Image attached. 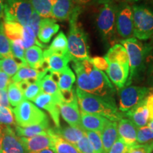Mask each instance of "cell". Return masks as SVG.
Instances as JSON below:
<instances>
[{
    "label": "cell",
    "instance_id": "cell-33",
    "mask_svg": "<svg viewBox=\"0 0 153 153\" xmlns=\"http://www.w3.org/2000/svg\"><path fill=\"white\" fill-rule=\"evenodd\" d=\"M31 5L33 11L42 18H51L52 0H26Z\"/></svg>",
    "mask_w": 153,
    "mask_h": 153
},
{
    "label": "cell",
    "instance_id": "cell-5",
    "mask_svg": "<svg viewBox=\"0 0 153 153\" xmlns=\"http://www.w3.org/2000/svg\"><path fill=\"white\" fill-rule=\"evenodd\" d=\"M133 36L145 41L153 36V10L145 6L135 5L133 8Z\"/></svg>",
    "mask_w": 153,
    "mask_h": 153
},
{
    "label": "cell",
    "instance_id": "cell-37",
    "mask_svg": "<svg viewBox=\"0 0 153 153\" xmlns=\"http://www.w3.org/2000/svg\"><path fill=\"white\" fill-rule=\"evenodd\" d=\"M7 95L9 104L11 106L16 107L24 100V94L19 88L18 84L11 82L7 88Z\"/></svg>",
    "mask_w": 153,
    "mask_h": 153
},
{
    "label": "cell",
    "instance_id": "cell-46",
    "mask_svg": "<svg viewBox=\"0 0 153 153\" xmlns=\"http://www.w3.org/2000/svg\"><path fill=\"white\" fill-rule=\"evenodd\" d=\"M41 19L42 17L40 16L39 14H37L35 11H33V14H32L31 16H30L29 22H28V24L27 25V26L31 28V29L33 30V32L35 33L36 36L38 35Z\"/></svg>",
    "mask_w": 153,
    "mask_h": 153
},
{
    "label": "cell",
    "instance_id": "cell-27",
    "mask_svg": "<svg viewBox=\"0 0 153 153\" xmlns=\"http://www.w3.org/2000/svg\"><path fill=\"white\" fill-rule=\"evenodd\" d=\"M18 85L24 94V100L33 101L42 91L39 80L35 82L23 81L18 82Z\"/></svg>",
    "mask_w": 153,
    "mask_h": 153
},
{
    "label": "cell",
    "instance_id": "cell-41",
    "mask_svg": "<svg viewBox=\"0 0 153 153\" xmlns=\"http://www.w3.org/2000/svg\"><path fill=\"white\" fill-rule=\"evenodd\" d=\"M14 120L12 109L0 106V126L14 125Z\"/></svg>",
    "mask_w": 153,
    "mask_h": 153
},
{
    "label": "cell",
    "instance_id": "cell-25",
    "mask_svg": "<svg viewBox=\"0 0 153 153\" xmlns=\"http://www.w3.org/2000/svg\"><path fill=\"white\" fill-rule=\"evenodd\" d=\"M50 124L48 119L45 120L42 123L28 127H20L16 126L15 127V133L18 137H30L38 135H45L49 132Z\"/></svg>",
    "mask_w": 153,
    "mask_h": 153
},
{
    "label": "cell",
    "instance_id": "cell-50",
    "mask_svg": "<svg viewBox=\"0 0 153 153\" xmlns=\"http://www.w3.org/2000/svg\"><path fill=\"white\" fill-rule=\"evenodd\" d=\"M145 104L150 111V118L153 116V88H150L148 94L144 99Z\"/></svg>",
    "mask_w": 153,
    "mask_h": 153
},
{
    "label": "cell",
    "instance_id": "cell-30",
    "mask_svg": "<svg viewBox=\"0 0 153 153\" xmlns=\"http://www.w3.org/2000/svg\"><path fill=\"white\" fill-rule=\"evenodd\" d=\"M76 81L75 74L69 67L60 72L57 86L60 91H68L72 90L73 85Z\"/></svg>",
    "mask_w": 153,
    "mask_h": 153
},
{
    "label": "cell",
    "instance_id": "cell-34",
    "mask_svg": "<svg viewBox=\"0 0 153 153\" xmlns=\"http://www.w3.org/2000/svg\"><path fill=\"white\" fill-rule=\"evenodd\" d=\"M3 24L6 36L9 41L22 39L24 26L19 23L13 22H4Z\"/></svg>",
    "mask_w": 153,
    "mask_h": 153
},
{
    "label": "cell",
    "instance_id": "cell-17",
    "mask_svg": "<svg viewBox=\"0 0 153 153\" xmlns=\"http://www.w3.org/2000/svg\"><path fill=\"white\" fill-rule=\"evenodd\" d=\"M123 114L136 126L137 128L146 126L150 119V111L144 100L128 111Z\"/></svg>",
    "mask_w": 153,
    "mask_h": 153
},
{
    "label": "cell",
    "instance_id": "cell-49",
    "mask_svg": "<svg viewBox=\"0 0 153 153\" xmlns=\"http://www.w3.org/2000/svg\"><path fill=\"white\" fill-rule=\"evenodd\" d=\"M12 82L11 77L2 71H0V89L7 91L9 84Z\"/></svg>",
    "mask_w": 153,
    "mask_h": 153
},
{
    "label": "cell",
    "instance_id": "cell-11",
    "mask_svg": "<svg viewBox=\"0 0 153 153\" xmlns=\"http://www.w3.org/2000/svg\"><path fill=\"white\" fill-rule=\"evenodd\" d=\"M36 106L39 108L47 111L54 122L55 128L60 127V109L59 105L62 102L52 95L42 92L33 101Z\"/></svg>",
    "mask_w": 153,
    "mask_h": 153
},
{
    "label": "cell",
    "instance_id": "cell-40",
    "mask_svg": "<svg viewBox=\"0 0 153 153\" xmlns=\"http://www.w3.org/2000/svg\"><path fill=\"white\" fill-rule=\"evenodd\" d=\"M85 133L90 142L94 153H105L100 133L94 131H85Z\"/></svg>",
    "mask_w": 153,
    "mask_h": 153
},
{
    "label": "cell",
    "instance_id": "cell-22",
    "mask_svg": "<svg viewBox=\"0 0 153 153\" xmlns=\"http://www.w3.org/2000/svg\"><path fill=\"white\" fill-rule=\"evenodd\" d=\"M60 26L57 24L55 19L42 18L37 36L43 43H48L53 36L58 32Z\"/></svg>",
    "mask_w": 153,
    "mask_h": 153
},
{
    "label": "cell",
    "instance_id": "cell-12",
    "mask_svg": "<svg viewBox=\"0 0 153 153\" xmlns=\"http://www.w3.org/2000/svg\"><path fill=\"white\" fill-rule=\"evenodd\" d=\"M20 140L22 141L26 153H38L45 149L52 148L53 144L51 128H50L48 134L30 137H21Z\"/></svg>",
    "mask_w": 153,
    "mask_h": 153
},
{
    "label": "cell",
    "instance_id": "cell-14",
    "mask_svg": "<svg viewBox=\"0 0 153 153\" xmlns=\"http://www.w3.org/2000/svg\"><path fill=\"white\" fill-rule=\"evenodd\" d=\"M3 126L2 153H26L20 137L9 126Z\"/></svg>",
    "mask_w": 153,
    "mask_h": 153
},
{
    "label": "cell",
    "instance_id": "cell-51",
    "mask_svg": "<svg viewBox=\"0 0 153 153\" xmlns=\"http://www.w3.org/2000/svg\"><path fill=\"white\" fill-rule=\"evenodd\" d=\"M0 106L11 108V106L9 101L7 91L1 90V89H0Z\"/></svg>",
    "mask_w": 153,
    "mask_h": 153
},
{
    "label": "cell",
    "instance_id": "cell-9",
    "mask_svg": "<svg viewBox=\"0 0 153 153\" xmlns=\"http://www.w3.org/2000/svg\"><path fill=\"white\" fill-rule=\"evenodd\" d=\"M150 88L140 86L126 87L120 89L118 110L126 113L144 100L148 94Z\"/></svg>",
    "mask_w": 153,
    "mask_h": 153
},
{
    "label": "cell",
    "instance_id": "cell-7",
    "mask_svg": "<svg viewBox=\"0 0 153 153\" xmlns=\"http://www.w3.org/2000/svg\"><path fill=\"white\" fill-rule=\"evenodd\" d=\"M33 12L31 5L26 0H5L4 21L17 22L26 26Z\"/></svg>",
    "mask_w": 153,
    "mask_h": 153
},
{
    "label": "cell",
    "instance_id": "cell-43",
    "mask_svg": "<svg viewBox=\"0 0 153 153\" xmlns=\"http://www.w3.org/2000/svg\"><path fill=\"white\" fill-rule=\"evenodd\" d=\"M145 72L147 74L148 83L150 88H153V47L150 52L149 53L145 60Z\"/></svg>",
    "mask_w": 153,
    "mask_h": 153
},
{
    "label": "cell",
    "instance_id": "cell-55",
    "mask_svg": "<svg viewBox=\"0 0 153 153\" xmlns=\"http://www.w3.org/2000/svg\"><path fill=\"white\" fill-rule=\"evenodd\" d=\"M147 126H148V127L150 128L153 131V116H151V117L150 118V119H149V121H148V123Z\"/></svg>",
    "mask_w": 153,
    "mask_h": 153
},
{
    "label": "cell",
    "instance_id": "cell-44",
    "mask_svg": "<svg viewBox=\"0 0 153 153\" xmlns=\"http://www.w3.org/2000/svg\"><path fill=\"white\" fill-rule=\"evenodd\" d=\"M153 152V140L145 144H136L128 149V153H152Z\"/></svg>",
    "mask_w": 153,
    "mask_h": 153
},
{
    "label": "cell",
    "instance_id": "cell-21",
    "mask_svg": "<svg viewBox=\"0 0 153 153\" xmlns=\"http://www.w3.org/2000/svg\"><path fill=\"white\" fill-rule=\"evenodd\" d=\"M25 59L28 66L39 71H48L44 61L43 52L41 48L37 45L26 49L25 51Z\"/></svg>",
    "mask_w": 153,
    "mask_h": 153
},
{
    "label": "cell",
    "instance_id": "cell-48",
    "mask_svg": "<svg viewBox=\"0 0 153 153\" xmlns=\"http://www.w3.org/2000/svg\"><path fill=\"white\" fill-rule=\"evenodd\" d=\"M94 66L99 70L102 72H107L108 68V62L104 57H95L91 58Z\"/></svg>",
    "mask_w": 153,
    "mask_h": 153
},
{
    "label": "cell",
    "instance_id": "cell-24",
    "mask_svg": "<svg viewBox=\"0 0 153 153\" xmlns=\"http://www.w3.org/2000/svg\"><path fill=\"white\" fill-rule=\"evenodd\" d=\"M101 137L104 145V152L108 153L112 145L118 138L117 122L109 120L101 132Z\"/></svg>",
    "mask_w": 153,
    "mask_h": 153
},
{
    "label": "cell",
    "instance_id": "cell-19",
    "mask_svg": "<svg viewBox=\"0 0 153 153\" xmlns=\"http://www.w3.org/2000/svg\"><path fill=\"white\" fill-rule=\"evenodd\" d=\"M109 120L97 114H87L81 111V127L85 131L100 133Z\"/></svg>",
    "mask_w": 153,
    "mask_h": 153
},
{
    "label": "cell",
    "instance_id": "cell-10",
    "mask_svg": "<svg viewBox=\"0 0 153 153\" xmlns=\"http://www.w3.org/2000/svg\"><path fill=\"white\" fill-rule=\"evenodd\" d=\"M116 28L118 35L124 39L133 38V9L127 4L117 7Z\"/></svg>",
    "mask_w": 153,
    "mask_h": 153
},
{
    "label": "cell",
    "instance_id": "cell-56",
    "mask_svg": "<svg viewBox=\"0 0 153 153\" xmlns=\"http://www.w3.org/2000/svg\"><path fill=\"white\" fill-rule=\"evenodd\" d=\"M38 153H55V152L53 151L52 148H48L41 151V152H39Z\"/></svg>",
    "mask_w": 153,
    "mask_h": 153
},
{
    "label": "cell",
    "instance_id": "cell-6",
    "mask_svg": "<svg viewBox=\"0 0 153 153\" xmlns=\"http://www.w3.org/2000/svg\"><path fill=\"white\" fill-rule=\"evenodd\" d=\"M13 113L17 125L23 128L37 125L48 119L43 111L27 100L15 107Z\"/></svg>",
    "mask_w": 153,
    "mask_h": 153
},
{
    "label": "cell",
    "instance_id": "cell-16",
    "mask_svg": "<svg viewBox=\"0 0 153 153\" xmlns=\"http://www.w3.org/2000/svg\"><path fill=\"white\" fill-rule=\"evenodd\" d=\"M44 61L49 72H61L68 67V63L72 61L70 54L60 55L50 53L46 49L43 52Z\"/></svg>",
    "mask_w": 153,
    "mask_h": 153
},
{
    "label": "cell",
    "instance_id": "cell-26",
    "mask_svg": "<svg viewBox=\"0 0 153 153\" xmlns=\"http://www.w3.org/2000/svg\"><path fill=\"white\" fill-rule=\"evenodd\" d=\"M52 129L55 134L73 145H75L85 135V131L82 129L70 126L65 127L60 126V128H55Z\"/></svg>",
    "mask_w": 153,
    "mask_h": 153
},
{
    "label": "cell",
    "instance_id": "cell-15",
    "mask_svg": "<svg viewBox=\"0 0 153 153\" xmlns=\"http://www.w3.org/2000/svg\"><path fill=\"white\" fill-rule=\"evenodd\" d=\"M60 114L63 119L72 127H81V114H80L77 99L70 103L62 102L59 105Z\"/></svg>",
    "mask_w": 153,
    "mask_h": 153
},
{
    "label": "cell",
    "instance_id": "cell-36",
    "mask_svg": "<svg viewBox=\"0 0 153 153\" xmlns=\"http://www.w3.org/2000/svg\"><path fill=\"white\" fill-rule=\"evenodd\" d=\"M24 66L21 62H17L13 57L0 59V71H2L11 77L18 72L19 68Z\"/></svg>",
    "mask_w": 153,
    "mask_h": 153
},
{
    "label": "cell",
    "instance_id": "cell-18",
    "mask_svg": "<svg viewBox=\"0 0 153 153\" xmlns=\"http://www.w3.org/2000/svg\"><path fill=\"white\" fill-rule=\"evenodd\" d=\"M118 122V137L128 148L137 144L136 126L128 118H122Z\"/></svg>",
    "mask_w": 153,
    "mask_h": 153
},
{
    "label": "cell",
    "instance_id": "cell-58",
    "mask_svg": "<svg viewBox=\"0 0 153 153\" xmlns=\"http://www.w3.org/2000/svg\"><path fill=\"white\" fill-rule=\"evenodd\" d=\"M152 40H153V36H152Z\"/></svg>",
    "mask_w": 153,
    "mask_h": 153
},
{
    "label": "cell",
    "instance_id": "cell-29",
    "mask_svg": "<svg viewBox=\"0 0 153 153\" xmlns=\"http://www.w3.org/2000/svg\"><path fill=\"white\" fill-rule=\"evenodd\" d=\"M39 81L42 91L43 93L52 95L62 101V97L60 89L57 86V84L52 79L49 72Z\"/></svg>",
    "mask_w": 153,
    "mask_h": 153
},
{
    "label": "cell",
    "instance_id": "cell-3",
    "mask_svg": "<svg viewBox=\"0 0 153 153\" xmlns=\"http://www.w3.org/2000/svg\"><path fill=\"white\" fill-rule=\"evenodd\" d=\"M120 44L127 52L129 61V76L126 87L133 81L140 79L145 72V60L152 50V44H143L137 38H131L120 41Z\"/></svg>",
    "mask_w": 153,
    "mask_h": 153
},
{
    "label": "cell",
    "instance_id": "cell-8",
    "mask_svg": "<svg viewBox=\"0 0 153 153\" xmlns=\"http://www.w3.org/2000/svg\"><path fill=\"white\" fill-rule=\"evenodd\" d=\"M117 6L106 1L101 7L97 19L99 31L105 39H111L116 28V18Z\"/></svg>",
    "mask_w": 153,
    "mask_h": 153
},
{
    "label": "cell",
    "instance_id": "cell-57",
    "mask_svg": "<svg viewBox=\"0 0 153 153\" xmlns=\"http://www.w3.org/2000/svg\"><path fill=\"white\" fill-rule=\"evenodd\" d=\"M126 1H140V0H126Z\"/></svg>",
    "mask_w": 153,
    "mask_h": 153
},
{
    "label": "cell",
    "instance_id": "cell-23",
    "mask_svg": "<svg viewBox=\"0 0 153 153\" xmlns=\"http://www.w3.org/2000/svg\"><path fill=\"white\" fill-rule=\"evenodd\" d=\"M48 71H39L29 66H22L18 72L13 76L11 81L15 83H18L23 81L35 82L40 80L46 74Z\"/></svg>",
    "mask_w": 153,
    "mask_h": 153
},
{
    "label": "cell",
    "instance_id": "cell-35",
    "mask_svg": "<svg viewBox=\"0 0 153 153\" xmlns=\"http://www.w3.org/2000/svg\"><path fill=\"white\" fill-rule=\"evenodd\" d=\"M22 40L25 49L29 48L35 45H37V46H39L40 48H45V47H46L45 44L41 43L38 41L37 36L34 33L33 30L31 29V28L28 26H24V28H23Z\"/></svg>",
    "mask_w": 153,
    "mask_h": 153
},
{
    "label": "cell",
    "instance_id": "cell-20",
    "mask_svg": "<svg viewBox=\"0 0 153 153\" xmlns=\"http://www.w3.org/2000/svg\"><path fill=\"white\" fill-rule=\"evenodd\" d=\"M51 18L59 21L69 20L76 5L71 0H52Z\"/></svg>",
    "mask_w": 153,
    "mask_h": 153
},
{
    "label": "cell",
    "instance_id": "cell-39",
    "mask_svg": "<svg viewBox=\"0 0 153 153\" xmlns=\"http://www.w3.org/2000/svg\"><path fill=\"white\" fill-rule=\"evenodd\" d=\"M10 41L11 51L13 57L18 59L24 66H28L25 59V48L22 39Z\"/></svg>",
    "mask_w": 153,
    "mask_h": 153
},
{
    "label": "cell",
    "instance_id": "cell-1",
    "mask_svg": "<svg viewBox=\"0 0 153 153\" xmlns=\"http://www.w3.org/2000/svg\"><path fill=\"white\" fill-rule=\"evenodd\" d=\"M72 68L76 73V88L85 92L115 101V87L104 72L94 66L90 57L82 61L72 60Z\"/></svg>",
    "mask_w": 153,
    "mask_h": 153
},
{
    "label": "cell",
    "instance_id": "cell-38",
    "mask_svg": "<svg viewBox=\"0 0 153 153\" xmlns=\"http://www.w3.org/2000/svg\"><path fill=\"white\" fill-rule=\"evenodd\" d=\"M13 57L11 51L10 41L6 36L4 24L0 22V59Z\"/></svg>",
    "mask_w": 153,
    "mask_h": 153
},
{
    "label": "cell",
    "instance_id": "cell-53",
    "mask_svg": "<svg viewBox=\"0 0 153 153\" xmlns=\"http://www.w3.org/2000/svg\"><path fill=\"white\" fill-rule=\"evenodd\" d=\"M2 136H3V126H0V153H2V147H1V143H2Z\"/></svg>",
    "mask_w": 153,
    "mask_h": 153
},
{
    "label": "cell",
    "instance_id": "cell-31",
    "mask_svg": "<svg viewBox=\"0 0 153 153\" xmlns=\"http://www.w3.org/2000/svg\"><path fill=\"white\" fill-rule=\"evenodd\" d=\"M48 52L55 53V54L66 55L68 54V38L62 33L60 32L56 36L49 48H46Z\"/></svg>",
    "mask_w": 153,
    "mask_h": 153
},
{
    "label": "cell",
    "instance_id": "cell-45",
    "mask_svg": "<svg viewBox=\"0 0 153 153\" xmlns=\"http://www.w3.org/2000/svg\"><path fill=\"white\" fill-rule=\"evenodd\" d=\"M74 147L79 153H94L90 142L88 140L86 135H84L77 143L74 145Z\"/></svg>",
    "mask_w": 153,
    "mask_h": 153
},
{
    "label": "cell",
    "instance_id": "cell-54",
    "mask_svg": "<svg viewBox=\"0 0 153 153\" xmlns=\"http://www.w3.org/2000/svg\"><path fill=\"white\" fill-rule=\"evenodd\" d=\"M71 1L76 4H87L91 1V0H71Z\"/></svg>",
    "mask_w": 153,
    "mask_h": 153
},
{
    "label": "cell",
    "instance_id": "cell-2",
    "mask_svg": "<svg viewBox=\"0 0 153 153\" xmlns=\"http://www.w3.org/2000/svg\"><path fill=\"white\" fill-rule=\"evenodd\" d=\"M75 93L82 112L99 115L114 122L123 118V114L118 110L115 101L85 92L78 88Z\"/></svg>",
    "mask_w": 153,
    "mask_h": 153
},
{
    "label": "cell",
    "instance_id": "cell-4",
    "mask_svg": "<svg viewBox=\"0 0 153 153\" xmlns=\"http://www.w3.org/2000/svg\"><path fill=\"white\" fill-rule=\"evenodd\" d=\"M81 7L76 5L70 19V30L68 38V53L72 60L82 61L89 58L87 34L78 23Z\"/></svg>",
    "mask_w": 153,
    "mask_h": 153
},
{
    "label": "cell",
    "instance_id": "cell-28",
    "mask_svg": "<svg viewBox=\"0 0 153 153\" xmlns=\"http://www.w3.org/2000/svg\"><path fill=\"white\" fill-rule=\"evenodd\" d=\"M104 58L108 62H116L121 64H129L127 52L121 44H115L108 50Z\"/></svg>",
    "mask_w": 153,
    "mask_h": 153
},
{
    "label": "cell",
    "instance_id": "cell-52",
    "mask_svg": "<svg viewBox=\"0 0 153 153\" xmlns=\"http://www.w3.org/2000/svg\"><path fill=\"white\" fill-rule=\"evenodd\" d=\"M4 0H0V19L4 16Z\"/></svg>",
    "mask_w": 153,
    "mask_h": 153
},
{
    "label": "cell",
    "instance_id": "cell-13",
    "mask_svg": "<svg viewBox=\"0 0 153 153\" xmlns=\"http://www.w3.org/2000/svg\"><path fill=\"white\" fill-rule=\"evenodd\" d=\"M129 64H121L119 62H108L107 70L108 77L113 85L118 89L126 87L129 76Z\"/></svg>",
    "mask_w": 153,
    "mask_h": 153
},
{
    "label": "cell",
    "instance_id": "cell-32",
    "mask_svg": "<svg viewBox=\"0 0 153 153\" xmlns=\"http://www.w3.org/2000/svg\"><path fill=\"white\" fill-rule=\"evenodd\" d=\"M53 137L52 149L55 153H79V151L71 143L67 142L60 136L57 135L51 128Z\"/></svg>",
    "mask_w": 153,
    "mask_h": 153
},
{
    "label": "cell",
    "instance_id": "cell-42",
    "mask_svg": "<svg viewBox=\"0 0 153 153\" xmlns=\"http://www.w3.org/2000/svg\"><path fill=\"white\" fill-rule=\"evenodd\" d=\"M153 140V131L148 126L137 128V143L145 144Z\"/></svg>",
    "mask_w": 153,
    "mask_h": 153
},
{
    "label": "cell",
    "instance_id": "cell-47",
    "mask_svg": "<svg viewBox=\"0 0 153 153\" xmlns=\"http://www.w3.org/2000/svg\"><path fill=\"white\" fill-rule=\"evenodd\" d=\"M128 149L127 145L118 137L108 153H128Z\"/></svg>",
    "mask_w": 153,
    "mask_h": 153
}]
</instances>
